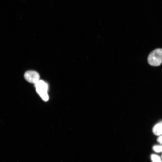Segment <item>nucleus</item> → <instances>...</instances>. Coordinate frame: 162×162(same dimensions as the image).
<instances>
[{
	"instance_id": "obj_3",
	"label": "nucleus",
	"mask_w": 162,
	"mask_h": 162,
	"mask_svg": "<svg viewBox=\"0 0 162 162\" xmlns=\"http://www.w3.org/2000/svg\"><path fill=\"white\" fill-rule=\"evenodd\" d=\"M26 80L28 82L35 83L40 79V75L37 72L33 70H28L26 71L24 75Z\"/></svg>"
},
{
	"instance_id": "obj_7",
	"label": "nucleus",
	"mask_w": 162,
	"mask_h": 162,
	"mask_svg": "<svg viewBox=\"0 0 162 162\" xmlns=\"http://www.w3.org/2000/svg\"><path fill=\"white\" fill-rule=\"evenodd\" d=\"M157 140L159 142L162 144V136L159 137Z\"/></svg>"
},
{
	"instance_id": "obj_4",
	"label": "nucleus",
	"mask_w": 162,
	"mask_h": 162,
	"mask_svg": "<svg viewBox=\"0 0 162 162\" xmlns=\"http://www.w3.org/2000/svg\"><path fill=\"white\" fill-rule=\"evenodd\" d=\"M152 131L154 134L156 135L162 134V126L161 123L156 124L153 127Z\"/></svg>"
},
{
	"instance_id": "obj_2",
	"label": "nucleus",
	"mask_w": 162,
	"mask_h": 162,
	"mask_svg": "<svg viewBox=\"0 0 162 162\" xmlns=\"http://www.w3.org/2000/svg\"><path fill=\"white\" fill-rule=\"evenodd\" d=\"M35 84L37 93L44 101L48 100L49 96L47 92L48 90L47 84L42 80H39Z\"/></svg>"
},
{
	"instance_id": "obj_5",
	"label": "nucleus",
	"mask_w": 162,
	"mask_h": 162,
	"mask_svg": "<svg viewBox=\"0 0 162 162\" xmlns=\"http://www.w3.org/2000/svg\"><path fill=\"white\" fill-rule=\"evenodd\" d=\"M151 160L153 162H162L160 157L157 155L152 154L151 156Z\"/></svg>"
},
{
	"instance_id": "obj_1",
	"label": "nucleus",
	"mask_w": 162,
	"mask_h": 162,
	"mask_svg": "<svg viewBox=\"0 0 162 162\" xmlns=\"http://www.w3.org/2000/svg\"><path fill=\"white\" fill-rule=\"evenodd\" d=\"M148 62L152 66L160 65L162 63V49L158 48L152 51L148 56Z\"/></svg>"
},
{
	"instance_id": "obj_6",
	"label": "nucleus",
	"mask_w": 162,
	"mask_h": 162,
	"mask_svg": "<svg viewBox=\"0 0 162 162\" xmlns=\"http://www.w3.org/2000/svg\"><path fill=\"white\" fill-rule=\"evenodd\" d=\"M153 150L157 152H162V146H155L153 147Z\"/></svg>"
},
{
	"instance_id": "obj_10",
	"label": "nucleus",
	"mask_w": 162,
	"mask_h": 162,
	"mask_svg": "<svg viewBox=\"0 0 162 162\" xmlns=\"http://www.w3.org/2000/svg\"></svg>"
},
{
	"instance_id": "obj_9",
	"label": "nucleus",
	"mask_w": 162,
	"mask_h": 162,
	"mask_svg": "<svg viewBox=\"0 0 162 162\" xmlns=\"http://www.w3.org/2000/svg\"></svg>"
},
{
	"instance_id": "obj_8",
	"label": "nucleus",
	"mask_w": 162,
	"mask_h": 162,
	"mask_svg": "<svg viewBox=\"0 0 162 162\" xmlns=\"http://www.w3.org/2000/svg\"><path fill=\"white\" fill-rule=\"evenodd\" d=\"M161 123V125H162V122Z\"/></svg>"
}]
</instances>
